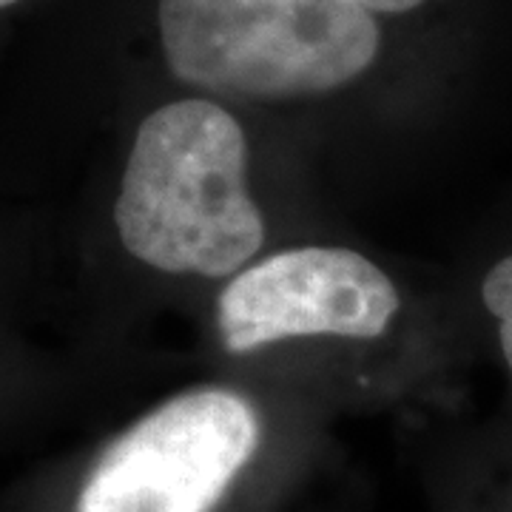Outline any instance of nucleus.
<instances>
[{
  "instance_id": "obj_1",
  "label": "nucleus",
  "mask_w": 512,
  "mask_h": 512,
  "mask_svg": "<svg viewBox=\"0 0 512 512\" xmlns=\"http://www.w3.org/2000/svg\"><path fill=\"white\" fill-rule=\"evenodd\" d=\"M117 234L126 251L168 274L225 276L262 248L265 225L245 188V134L208 100L148 114L134 137Z\"/></svg>"
},
{
  "instance_id": "obj_2",
  "label": "nucleus",
  "mask_w": 512,
  "mask_h": 512,
  "mask_svg": "<svg viewBox=\"0 0 512 512\" xmlns=\"http://www.w3.org/2000/svg\"><path fill=\"white\" fill-rule=\"evenodd\" d=\"M160 35L180 80L256 100L333 92L379 52L356 0H160Z\"/></svg>"
},
{
  "instance_id": "obj_3",
  "label": "nucleus",
  "mask_w": 512,
  "mask_h": 512,
  "mask_svg": "<svg viewBox=\"0 0 512 512\" xmlns=\"http://www.w3.org/2000/svg\"><path fill=\"white\" fill-rule=\"evenodd\" d=\"M256 444L254 407L237 393H183L100 456L74 512H211Z\"/></svg>"
},
{
  "instance_id": "obj_4",
  "label": "nucleus",
  "mask_w": 512,
  "mask_h": 512,
  "mask_svg": "<svg viewBox=\"0 0 512 512\" xmlns=\"http://www.w3.org/2000/svg\"><path fill=\"white\" fill-rule=\"evenodd\" d=\"M399 308L393 282L345 248H293L242 271L222 291L217 322L234 353L293 336H379Z\"/></svg>"
},
{
  "instance_id": "obj_5",
  "label": "nucleus",
  "mask_w": 512,
  "mask_h": 512,
  "mask_svg": "<svg viewBox=\"0 0 512 512\" xmlns=\"http://www.w3.org/2000/svg\"><path fill=\"white\" fill-rule=\"evenodd\" d=\"M484 305L493 311V316H498L501 348L512 370V256L498 262L484 279Z\"/></svg>"
},
{
  "instance_id": "obj_6",
  "label": "nucleus",
  "mask_w": 512,
  "mask_h": 512,
  "mask_svg": "<svg viewBox=\"0 0 512 512\" xmlns=\"http://www.w3.org/2000/svg\"><path fill=\"white\" fill-rule=\"evenodd\" d=\"M359 6H365L367 12H407L416 9L424 0H356Z\"/></svg>"
},
{
  "instance_id": "obj_7",
  "label": "nucleus",
  "mask_w": 512,
  "mask_h": 512,
  "mask_svg": "<svg viewBox=\"0 0 512 512\" xmlns=\"http://www.w3.org/2000/svg\"><path fill=\"white\" fill-rule=\"evenodd\" d=\"M12 3H18V0H0V9H3V6H12Z\"/></svg>"
}]
</instances>
